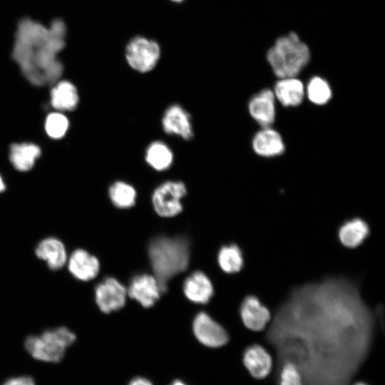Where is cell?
I'll return each mask as SVG.
<instances>
[{
  "label": "cell",
  "mask_w": 385,
  "mask_h": 385,
  "mask_svg": "<svg viewBox=\"0 0 385 385\" xmlns=\"http://www.w3.org/2000/svg\"><path fill=\"white\" fill-rule=\"evenodd\" d=\"M192 329L197 340L209 347L222 346L229 340L226 330L203 312L194 318Z\"/></svg>",
  "instance_id": "ba28073f"
},
{
  "label": "cell",
  "mask_w": 385,
  "mask_h": 385,
  "mask_svg": "<svg viewBox=\"0 0 385 385\" xmlns=\"http://www.w3.org/2000/svg\"><path fill=\"white\" fill-rule=\"evenodd\" d=\"M66 34V25L60 19L49 27L30 19L19 22L12 57L34 86L51 85L60 80L63 67L58 54L65 46Z\"/></svg>",
  "instance_id": "6da1fadb"
},
{
  "label": "cell",
  "mask_w": 385,
  "mask_h": 385,
  "mask_svg": "<svg viewBox=\"0 0 385 385\" xmlns=\"http://www.w3.org/2000/svg\"><path fill=\"white\" fill-rule=\"evenodd\" d=\"M148 257L163 292L168 290V281L184 272L190 262V242L182 236H157L148 247Z\"/></svg>",
  "instance_id": "7a4b0ae2"
},
{
  "label": "cell",
  "mask_w": 385,
  "mask_h": 385,
  "mask_svg": "<svg viewBox=\"0 0 385 385\" xmlns=\"http://www.w3.org/2000/svg\"><path fill=\"white\" fill-rule=\"evenodd\" d=\"M162 127L165 133L175 135L185 140L194 136V130L190 113L180 105L173 104L164 112Z\"/></svg>",
  "instance_id": "30bf717a"
},
{
  "label": "cell",
  "mask_w": 385,
  "mask_h": 385,
  "mask_svg": "<svg viewBox=\"0 0 385 385\" xmlns=\"http://www.w3.org/2000/svg\"><path fill=\"white\" fill-rule=\"evenodd\" d=\"M186 194L187 188L183 182L165 181L159 185L152 194L153 208L161 217H174L182 212V199Z\"/></svg>",
  "instance_id": "5b68a950"
},
{
  "label": "cell",
  "mask_w": 385,
  "mask_h": 385,
  "mask_svg": "<svg viewBox=\"0 0 385 385\" xmlns=\"http://www.w3.org/2000/svg\"><path fill=\"white\" fill-rule=\"evenodd\" d=\"M243 364L251 376L257 379L267 377L272 368L270 354L264 347L258 344H253L245 349Z\"/></svg>",
  "instance_id": "9a60e30c"
},
{
  "label": "cell",
  "mask_w": 385,
  "mask_h": 385,
  "mask_svg": "<svg viewBox=\"0 0 385 385\" xmlns=\"http://www.w3.org/2000/svg\"><path fill=\"white\" fill-rule=\"evenodd\" d=\"M67 264L70 274L83 282L96 278L100 271L98 259L83 249L75 250L68 258Z\"/></svg>",
  "instance_id": "7c38bea8"
},
{
  "label": "cell",
  "mask_w": 385,
  "mask_h": 385,
  "mask_svg": "<svg viewBox=\"0 0 385 385\" xmlns=\"http://www.w3.org/2000/svg\"><path fill=\"white\" fill-rule=\"evenodd\" d=\"M252 118L262 128L270 127L275 120V96L270 89H263L254 95L248 103Z\"/></svg>",
  "instance_id": "8fae6325"
},
{
  "label": "cell",
  "mask_w": 385,
  "mask_h": 385,
  "mask_svg": "<svg viewBox=\"0 0 385 385\" xmlns=\"http://www.w3.org/2000/svg\"><path fill=\"white\" fill-rule=\"evenodd\" d=\"M147 164L156 171L168 170L173 163L174 155L170 148L164 142L153 141L145 150Z\"/></svg>",
  "instance_id": "7402d4cb"
},
{
  "label": "cell",
  "mask_w": 385,
  "mask_h": 385,
  "mask_svg": "<svg viewBox=\"0 0 385 385\" xmlns=\"http://www.w3.org/2000/svg\"><path fill=\"white\" fill-rule=\"evenodd\" d=\"M127 289L118 279L106 277L95 287V301L103 313L121 309L125 304Z\"/></svg>",
  "instance_id": "52a82bcc"
},
{
  "label": "cell",
  "mask_w": 385,
  "mask_h": 385,
  "mask_svg": "<svg viewBox=\"0 0 385 385\" xmlns=\"http://www.w3.org/2000/svg\"><path fill=\"white\" fill-rule=\"evenodd\" d=\"M171 385H186V384L180 380H177V381H173V383Z\"/></svg>",
  "instance_id": "4dcf8cb0"
},
{
  "label": "cell",
  "mask_w": 385,
  "mask_h": 385,
  "mask_svg": "<svg viewBox=\"0 0 385 385\" xmlns=\"http://www.w3.org/2000/svg\"><path fill=\"white\" fill-rule=\"evenodd\" d=\"M128 385H153L148 380L138 377L133 379Z\"/></svg>",
  "instance_id": "f1b7e54d"
},
{
  "label": "cell",
  "mask_w": 385,
  "mask_h": 385,
  "mask_svg": "<svg viewBox=\"0 0 385 385\" xmlns=\"http://www.w3.org/2000/svg\"><path fill=\"white\" fill-rule=\"evenodd\" d=\"M279 385H302L300 371L292 361H287L282 368Z\"/></svg>",
  "instance_id": "4316f807"
},
{
  "label": "cell",
  "mask_w": 385,
  "mask_h": 385,
  "mask_svg": "<svg viewBox=\"0 0 385 385\" xmlns=\"http://www.w3.org/2000/svg\"><path fill=\"white\" fill-rule=\"evenodd\" d=\"M125 55L128 65L133 69L140 73H147L157 65L160 49L155 41L138 36L128 43Z\"/></svg>",
  "instance_id": "8992f818"
},
{
  "label": "cell",
  "mask_w": 385,
  "mask_h": 385,
  "mask_svg": "<svg viewBox=\"0 0 385 385\" xmlns=\"http://www.w3.org/2000/svg\"><path fill=\"white\" fill-rule=\"evenodd\" d=\"M240 313L245 326L255 332L263 330L271 319L269 309L254 295L244 299Z\"/></svg>",
  "instance_id": "4fadbf2b"
},
{
  "label": "cell",
  "mask_w": 385,
  "mask_h": 385,
  "mask_svg": "<svg viewBox=\"0 0 385 385\" xmlns=\"http://www.w3.org/2000/svg\"><path fill=\"white\" fill-rule=\"evenodd\" d=\"M353 385H367V384L364 383V382H357V383H355Z\"/></svg>",
  "instance_id": "1f68e13d"
},
{
  "label": "cell",
  "mask_w": 385,
  "mask_h": 385,
  "mask_svg": "<svg viewBox=\"0 0 385 385\" xmlns=\"http://www.w3.org/2000/svg\"><path fill=\"white\" fill-rule=\"evenodd\" d=\"M274 73L279 78L296 77L310 60V51L294 32L277 38L267 53Z\"/></svg>",
  "instance_id": "3957f363"
},
{
  "label": "cell",
  "mask_w": 385,
  "mask_h": 385,
  "mask_svg": "<svg viewBox=\"0 0 385 385\" xmlns=\"http://www.w3.org/2000/svg\"><path fill=\"white\" fill-rule=\"evenodd\" d=\"M274 96L285 107L299 106L304 97L302 82L296 77L280 78L274 88Z\"/></svg>",
  "instance_id": "d6986e66"
},
{
  "label": "cell",
  "mask_w": 385,
  "mask_h": 385,
  "mask_svg": "<svg viewBox=\"0 0 385 385\" xmlns=\"http://www.w3.org/2000/svg\"><path fill=\"white\" fill-rule=\"evenodd\" d=\"M254 151L262 157H274L284 150L280 134L270 127L262 128L254 136L252 142Z\"/></svg>",
  "instance_id": "e0dca14e"
},
{
  "label": "cell",
  "mask_w": 385,
  "mask_h": 385,
  "mask_svg": "<svg viewBox=\"0 0 385 385\" xmlns=\"http://www.w3.org/2000/svg\"><path fill=\"white\" fill-rule=\"evenodd\" d=\"M76 339V334L65 327L44 331L40 335L29 336L24 342L26 351L36 359L46 362L60 361Z\"/></svg>",
  "instance_id": "277c9868"
},
{
  "label": "cell",
  "mask_w": 385,
  "mask_h": 385,
  "mask_svg": "<svg viewBox=\"0 0 385 385\" xmlns=\"http://www.w3.org/2000/svg\"><path fill=\"white\" fill-rule=\"evenodd\" d=\"M108 196L115 207L120 209H128L135 205L137 192L132 185L122 180H118L110 186Z\"/></svg>",
  "instance_id": "603a6c76"
},
{
  "label": "cell",
  "mask_w": 385,
  "mask_h": 385,
  "mask_svg": "<svg viewBox=\"0 0 385 385\" xmlns=\"http://www.w3.org/2000/svg\"><path fill=\"white\" fill-rule=\"evenodd\" d=\"M41 154V148L33 143H14L9 148V160L19 171L31 170Z\"/></svg>",
  "instance_id": "ffe728a7"
},
{
  "label": "cell",
  "mask_w": 385,
  "mask_h": 385,
  "mask_svg": "<svg viewBox=\"0 0 385 385\" xmlns=\"http://www.w3.org/2000/svg\"><path fill=\"white\" fill-rule=\"evenodd\" d=\"M36 257L44 261L52 270H58L67 263L68 255L63 242L55 237H48L41 240L36 247Z\"/></svg>",
  "instance_id": "5bb4252c"
},
{
  "label": "cell",
  "mask_w": 385,
  "mask_h": 385,
  "mask_svg": "<svg viewBox=\"0 0 385 385\" xmlns=\"http://www.w3.org/2000/svg\"><path fill=\"white\" fill-rule=\"evenodd\" d=\"M217 262L225 272L236 273L243 267L242 252L237 245H225L218 252Z\"/></svg>",
  "instance_id": "cb8c5ba5"
},
{
  "label": "cell",
  "mask_w": 385,
  "mask_h": 385,
  "mask_svg": "<svg viewBox=\"0 0 385 385\" xmlns=\"http://www.w3.org/2000/svg\"><path fill=\"white\" fill-rule=\"evenodd\" d=\"M163 293L156 277L147 273L133 276L127 289L129 297L145 308L152 307Z\"/></svg>",
  "instance_id": "9c48e42d"
},
{
  "label": "cell",
  "mask_w": 385,
  "mask_h": 385,
  "mask_svg": "<svg viewBox=\"0 0 385 385\" xmlns=\"http://www.w3.org/2000/svg\"><path fill=\"white\" fill-rule=\"evenodd\" d=\"M332 90L327 81L319 76L312 78L307 86L308 99L316 105H324L331 99Z\"/></svg>",
  "instance_id": "d4e9b609"
},
{
  "label": "cell",
  "mask_w": 385,
  "mask_h": 385,
  "mask_svg": "<svg viewBox=\"0 0 385 385\" xmlns=\"http://www.w3.org/2000/svg\"><path fill=\"white\" fill-rule=\"evenodd\" d=\"M6 189V185L4 181V179L2 178L1 175H0V193L4 192Z\"/></svg>",
  "instance_id": "f546056e"
},
{
  "label": "cell",
  "mask_w": 385,
  "mask_h": 385,
  "mask_svg": "<svg viewBox=\"0 0 385 385\" xmlns=\"http://www.w3.org/2000/svg\"><path fill=\"white\" fill-rule=\"evenodd\" d=\"M173 1H182V0H173Z\"/></svg>",
  "instance_id": "d6a6232c"
},
{
  "label": "cell",
  "mask_w": 385,
  "mask_h": 385,
  "mask_svg": "<svg viewBox=\"0 0 385 385\" xmlns=\"http://www.w3.org/2000/svg\"><path fill=\"white\" fill-rule=\"evenodd\" d=\"M3 385H35V383L31 377L20 376L9 379Z\"/></svg>",
  "instance_id": "83f0119b"
},
{
  "label": "cell",
  "mask_w": 385,
  "mask_h": 385,
  "mask_svg": "<svg viewBox=\"0 0 385 385\" xmlns=\"http://www.w3.org/2000/svg\"><path fill=\"white\" fill-rule=\"evenodd\" d=\"M79 102L76 87L68 81L58 80L53 84L50 92L51 106L58 111L74 110Z\"/></svg>",
  "instance_id": "ac0fdd59"
},
{
  "label": "cell",
  "mask_w": 385,
  "mask_h": 385,
  "mask_svg": "<svg viewBox=\"0 0 385 385\" xmlns=\"http://www.w3.org/2000/svg\"><path fill=\"white\" fill-rule=\"evenodd\" d=\"M69 128L68 118L61 111L48 113L45 119L44 128L48 137L53 139L63 138Z\"/></svg>",
  "instance_id": "484cf974"
},
{
  "label": "cell",
  "mask_w": 385,
  "mask_h": 385,
  "mask_svg": "<svg viewBox=\"0 0 385 385\" xmlns=\"http://www.w3.org/2000/svg\"><path fill=\"white\" fill-rule=\"evenodd\" d=\"M183 292L190 301L202 304L210 301L214 289L208 277L202 272L195 271L184 281Z\"/></svg>",
  "instance_id": "2e32d148"
},
{
  "label": "cell",
  "mask_w": 385,
  "mask_h": 385,
  "mask_svg": "<svg viewBox=\"0 0 385 385\" xmlns=\"http://www.w3.org/2000/svg\"><path fill=\"white\" fill-rule=\"evenodd\" d=\"M369 234V228L365 221L354 218L344 223L339 228L338 235L342 244L349 248L360 245Z\"/></svg>",
  "instance_id": "44dd1931"
}]
</instances>
